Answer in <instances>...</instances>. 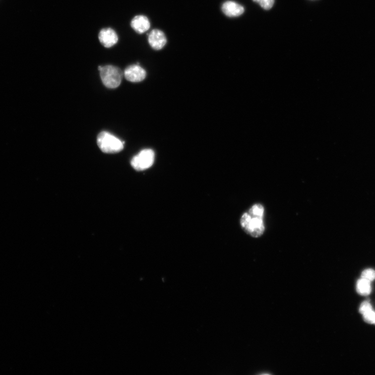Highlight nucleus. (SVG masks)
Returning a JSON list of instances; mask_svg holds the SVG:
<instances>
[{
    "label": "nucleus",
    "mask_w": 375,
    "mask_h": 375,
    "mask_svg": "<svg viewBox=\"0 0 375 375\" xmlns=\"http://www.w3.org/2000/svg\"><path fill=\"white\" fill-rule=\"evenodd\" d=\"M97 144L101 150L106 153H117L124 149V142L107 131H102L97 138Z\"/></svg>",
    "instance_id": "nucleus-1"
},
{
    "label": "nucleus",
    "mask_w": 375,
    "mask_h": 375,
    "mask_svg": "<svg viewBox=\"0 0 375 375\" xmlns=\"http://www.w3.org/2000/svg\"><path fill=\"white\" fill-rule=\"evenodd\" d=\"M100 76L104 86L109 88H118L121 84L123 72L121 69L113 65L99 66Z\"/></svg>",
    "instance_id": "nucleus-2"
},
{
    "label": "nucleus",
    "mask_w": 375,
    "mask_h": 375,
    "mask_svg": "<svg viewBox=\"0 0 375 375\" xmlns=\"http://www.w3.org/2000/svg\"><path fill=\"white\" fill-rule=\"evenodd\" d=\"M241 225L248 234L254 238L261 236L265 231L263 218L251 216L248 212L242 216Z\"/></svg>",
    "instance_id": "nucleus-3"
},
{
    "label": "nucleus",
    "mask_w": 375,
    "mask_h": 375,
    "mask_svg": "<svg viewBox=\"0 0 375 375\" xmlns=\"http://www.w3.org/2000/svg\"><path fill=\"white\" fill-rule=\"evenodd\" d=\"M154 160V152L150 149H144L134 156L131 161V165L135 170L142 171L151 168Z\"/></svg>",
    "instance_id": "nucleus-4"
},
{
    "label": "nucleus",
    "mask_w": 375,
    "mask_h": 375,
    "mask_svg": "<svg viewBox=\"0 0 375 375\" xmlns=\"http://www.w3.org/2000/svg\"><path fill=\"white\" fill-rule=\"evenodd\" d=\"M98 38L101 45L107 48H110L117 45L119 41L116 31L111 28L101 29Z\"/></svg>",
    "instance_id": "nucleus-5"
},
{
    "label": "nucleus",
    "mask_w": 375,
    "mask_h": 375,
    "mask_svg": "<svg viewBox=\"0 0 375 375\" xmlns=\"http://www.w3.org/2000/svg\"><path fill=\"white\" fill-rule=\"evenodd\" d=\"M147 75L144 69L139 64H133L128 66L124 71V76L126 79L132 82L143 81Z\"/></svg>",
    "instance_id": "nucleus-6"
},
{
    "label": "nucleus",
    "mask_w": 375,
    "mask_h": 375,
    "mask_svg": "<svg viewBox=\"0 0 375 375\" xmlns=\"http://www.w3.org/2000/svg\"><path fill=\"white\" fill-rule=\"evenodd\" d=\"M148 43L153 49L160 50L165 46L167 38L163 31L155 29L149 34Z\"/></svg>",
    "instance_id": "nucleus-7"
},
{
    "label": "nucleus",
    "mask_w": 375,
    "mask_h": 375,
    "mask_svg": "<svg viewBox=\"0 0 375 375\" xmlns=\"http://www.w3.org/2000/svg\"><path fill=\"white\" fill-rule=\"evenodd\" d=\"M130 26L135 32L142 34L149 30L151 27V24L147 16L139 15L135 16L132 18Z\"/></svg>",
    "instance_id": "nucleus-8"
},
{
    "label": "nucleus",
    "mask_w": 375,
    "mask_h": 375,
    "mask_svg": "<svg viewBox=\"0 0 375 375\" xmlns=\"http://www.w3.org/2000/svg\"><path fill=\"white\" fill-rule=\"evenodd\" d=\"M222 10L225 15L230 17L241 16L245 12V8L242 5L232 1L224 2L222 6Z\"/></svg>",
    "instance_id": "nucleus-9"
},
{
    "label": "nucleus",
    "mask_w": 375,
    "mask_h": 375,
    "mask_svg": "<svg viewBox=\"0 0 375 375\" xmlns=\"http://www.w3.org/2000/svg\"><path fill=\"white\" fill-rule=\"evenodd\" d=\"M357 291L358 293L361 296L369 295L372 291L370 281L362 278L359 279L357 284Z\"/></svg>",
    "instance_id": "nucleus-10"
},
{
    "label": "nucleus",
    "mask_w": 375,
    "mask_h": 375,
    "mask_svg": "<svg viewBox=\"0 0 375 375\" xmlns=\"http://www.w3.org/2000/svg\"><path fill=\"white\" fill-rule=\"evenodd\" d=\"M248 213L250 216L252 217L263 218L264 213V208L260 204H256L250 208Z\"/></svg>",
    "instance_id": "nucleus-11"
},
{
    "label": "nucleus",
    "mask_w": 375,
    "mask_h": 375,
    "mask_svg": "<svg viewBox=\"0 0 375 375\" xmlns=\"http://www.w3.org/2000/svg\"><path fill=\"white\" fill-rule=\"evenodd\" d=\"M361 277L362 278L367 279L371 282L375 279V270L371 268L364 270L362 273Z\"/></svg>",
    "instance_id": "nucleus-12"
},
{
    "label": "nucleus",
    "mask_w": 375,
    "mask_h": 375,
    "mask_svg": "<svg viewBox=\"0 0 375 375\" xmlns=\"http://www.w3.org/2000/svg\"><path fill=\"white\" fill-rule=\"evenodd\" d=\"M363 316L365 321L375 325V312L373 309L363 314Z\"/></svg>",
    "instance_id": "nucleus-13"
},
{
    "label": "nucleus",
    "mask_w": 375,
    "mask_h": 375,
    "mask_svg": "<svg viewBox=\"0 0 375 375\" xmlns=\"http://www.w3.org/2000/svg\"><path fill=\"white\" fill-rule=\"evenodd\" d=\"M253 1L258 3L260 6L266 10L272 8L275 2V0H253Z\"/></svg>",
    "instance_id": "nucleus-14"
},
{
    "label": "nucleus",
    "mask_w": 375,
    "mask_h": 375,
    "mask_svg": "<svg viewBox=\"0 0 375 375\" xmlns=\"http://www.w3.org/2000/svg\"><path fill=\"white\" fill-rule=\"evenodd\" d=\"M372 309V307L370 302L369 301H364L360 307L359 312L363 315Z\"/></svg>",
    "instance_id": "nucleus-15"
}]
</instances>
